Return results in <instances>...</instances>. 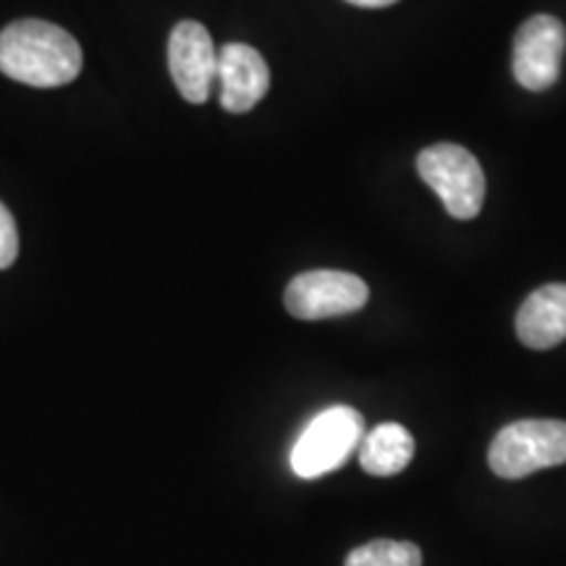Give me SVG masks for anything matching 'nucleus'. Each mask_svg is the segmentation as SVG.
I'll return each instance as SVG.
<instances>
[{
    "instance_id": "3",
    "label": "nucleus",
    "mask_w": 566,
    "mask_h": 566,
    "mask_svg": "<svg viewBox=\"0 0 566 566\" xmlns=\"http://www.w3.org/2000/svg\"><path fill=\"white\" fill-rule=\"evenodd\" d=\"M417 171L457 221H470L483 208L485 174L467 147L451 142L424 147L417 158Z\"/></svg>"
},
{
    "instance_id": "11",
    "label": "nucleus",
    "mask_w": 566,
    "mask_h": 566,
    "mask_svg": "<svg viewBox=\"0 0 566 566\" xmlns=\"http://www.w3.org/2000/svg\"><path fill=\"white\" fill-rule=\"evenodd\" d=\"M344 566H422V551L409 541H373L354 548Z\"/></svg>"
},
{
    "instance_id": "9",
    "label": "nucleus",
    "mask_w": 566,
    "mask_h": 566,
    "mask_svg": "<svg viewBox=\"0 0 566 566\" xmlns=\"http://www.w3.org/2000/svg\"><path fill=\"white\" fill-rule=\"evenodd\" d=\"M516 336L527 349H554L566 338V283H546L522 302Z\"/></svg>"
},
{
    "instance_id": "5",
    "label": "nucleus",
    "mask_w": 566,
    "mask_h": 566,
    "mask_svg": "<svg viewBox=\"0 0 566 566\" xmlns=\"http://www.w3.org/2000/svg\"><path fill=\"white\" fill-rule=\"evenodd\" d=\"M367 283L344 271H307L286 286L289 315L300 321H325V317L352 315L365 307Z\"/></svg>"
},
{
    "instance_id": "10",
    "label": "nucleus",
    "mask_w": 566,
    "mask_h": 566,
    "mask_svg": "<svg viewBox=\"0 0 566 566\" xmlns=\"http://www.w3.org/2000/svg\"><path fill=\"white\" fill-rule=\"evenodd\" d=\"M415 438L409 436L405 424L384 422L367 433L359 443V464L367 475L391 478L399 475L412 462Z\"/></svg>"
},
{
    "instance_id": "6",
    "label": "nucleus",
    "mask_w": 566,
    "mask_h": 566,
    "mask_svg": "<svg viewBox=\"0 0 566 566\" xmlns=\"http://www.w3.org/2000/svg\"><path fill=\"white\" fill-rule=\"evenodd\" d=\"M566 53V27L556 17L537 13L516 30L514 38V80L530 92L554 87L562 74Z\"/></svg>"
},
{
    "instance_id": "8",
    "label": "nucleus",
    "mask_w": 566,
    "mask_h": 566,
    "mask_svg": "<svg viewBox=\"0 0 566 566\" xmlns=\"http://www.w3.org/2000/svg\"><path fill=\"white\" fill-rule=\"evenodd\" d=\"M218 82L221 105L229 113H247L265 97L271 71L263 55L244 42H231L218 51Z\"/></svg>"
},
{
    "instance_id": "7",
    "label": "nucleus",
    "mask_w": 566,
    "mask_h": 566,
    "mask_svg": "<svg viewBox=\"0 0 566 566\" xmlns=\"http://www.w3.org/2000/svg\"><path fill=\"white\" fill-rule=\"evenodd\" d=\"M168 66L187 103L202 105L218 80V51L200 21H179L168 40Z\"/></svg>"
},
{
    "instance_id": "2",
    "label": "nucleus",
    "mask_w": 566,
    "mask_h": 566,
    "mask_svg": "<svg viewBox=\"0 0 566 566\" xmlns=\"http://www.w3.org/2000/svg\"><path fill=\"white\" fill-rule=\"evenodd\" d=\"M365 438L363 415L352 407H328L315 415L296 438L292 470L302 480H317L342 467Z\"/></svg>"
},
{
    "instance_id": "1",
    "label": "nucleus",
    "mask_w": 566,
    "mask_h": 566,
    "mask_svg": "<svg viewBox=\"0 0 566 566\" xmlns=\"http://www.w3.org/2000/svg\"><path fill=\"white\" fill-rule=\"evenodd\" d=\"M0 71L30 87H63L80 76L82 48L51 21L19 19L0 32Z\"/></svg>"
},
{
    "instance_id": "12",
    "label": "nucleus",
    "mask_w": 566,
    "mask_h": 566,
    "mask_svg": "<svg viewBox=\"0 0 566 566\" xmlns=\"http://www.w3.org/2000/svg\"><path fill=\"white\" fill-rule=\"evenodd\" d=\"M19 258V233L13 216L6 210V205L0 202V271L13 265V260Z\"/></svg>"
},
{
    "instance_id": "13",
    "label": "nucleus",
    "mask_w": 566,
    "mask_h": 566,
    "mask_svg": "<svg viewBox=\"0 0 566 566\" xmlns=\"http://www.w3.org/2000/svg\"><path fill=\"white\" fill-rule=\"evenodd\" d=\"M346 3L359 6V9H386V6L396 3V0H346Z\"/></svg>"
},
{
    "instance_id": "4",
    "label": "nucleus",
    "mask_w": 566,
    "mask_h": 566,
    "mask_svg": "<svg viewBox=\"0 0 566 566\" xmlns=\"http://www.w3.org/2000/svg\"><path fill=\"white\" fill-rule=\"evenodd\" d=\"M488 464L499 478L520 480L546 467L566 464L564 420H520L493 438Z\"/></svg>"
}]
</instances>
